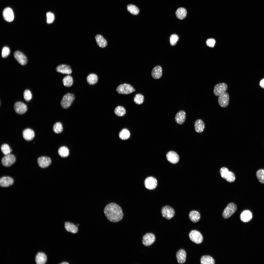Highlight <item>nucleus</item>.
Returning <instances> with one entry per match:
<instances>
[{"instance_id":"obj_1","label":"nucleus","mask_w":264,"mask_h":264,"mask_svg":"<svg viewBox=\"0 0 264 264\" xmlns=\"http://www.w3.org/2000/svg\"><path fill=\"white\" fill-rule=\"evenodd\" d=\"M104 212L108 220L111 222H118L122 219L123 217L121 207L115 203H110L107 205L104 209Z\"/></svg>"},{"instance_id":"obj_2","label":"nucleus","mask_w":264,"mask_h":264,"mask_svg":"<svg viewBox=\"0 0 264 264\" xmlns=\"http://www.w3.org/2000/svg\"><path fill=\"white\" fill-rule=\"evenodd\" d=\"M75 99L74 95L68 93L64 96L61 102L62 107L65 109L69 108Z\"/></svg>"},{"instance_id":"obj_3","label":"nucleus","mask_w":264,"mask_h":264,"mask_svg":"<svg viewBox=\"0 0 264 264\" xmlns=\"http://www.w3.org/2000/svg\"><path fill=\"white\" fill-rule=\"evenodd\" d=\"M237 209L236 205L233 203H229L223 211L222 216L224 218L227 219L230 217L236 212Z\"/></svg>"},{"instance_id":"obj_4","label":"nucleus","mask_w":264,"mask_h":264,"mask_svg":"<svg viewBox=\"0 0 264 264\" xmlns=\"http://www.w3.org/2000/svg\"><path fill=\"white\" fill-rule=\"evenodd\" d=\"M116 90L119 93L122 94H128L135 91L132 86L125 83L120 85L117 87Z\"/></svg>"},{"instance_id":"obj_5","label":"nucleus","mask_w":264,"mask_h":264,"mask_svg":"<svg viewBox=\"0 0 264 264\" xmlns=\"http://www.w3.org/2000/svg\"><path fill=\"white\" fill-rule=\"evenodd\" d=\"M161 213L164 218L167 220H170L174 216L175 211L172 207L168 206H165L162 208Z\"/></svg>"},{"instance_id":"obj_6","label":"nucleus","mask_w":264,"mask_h":264,"mask_svg":"<svg viewBox=\"0 0 264 264\" xmlns=\"http://www.w3.org/2000/svg\"><path fill=\"white\" fill-rule=\"evenodd\" d=\"M189 236L190 239L196 244H200L203 241V238L202 235L197 231H191L189 233Z\"/></svg>"},{"instance_id":"obj_7","label":"nucleus","mask_w":264,"mask_h":264,"mask_svg":"<svg viewBox=\"0 0 264 264\" xmlns=\"http://www.w3.org/2000/svg\"><path fill=\"white\" fill-rule=\"evenodd\" d=\"M155 240L154 235L151 233H146L143 237L142 243L146 246H149L152 244Z\"/></svg>"},{"instance_id":"obj_8","label":"nucleus","mask_w":264,"mask_h":264,"mask_svg":"<svg viewBox=\"0 0 264 264\" xmlns=\"http://www.w3.org/2000/svg\"><path fill=\"white\" fill-rule=\"evenodd\" d=\"M16 160L15 156L13 154H10L6 155L2 158L1 163L4 166H10L14 163Z\"/></svg>"},{"instance_id":"obj_9","label":"nucleus","mask_w":264,"mask_h":264,"mask_svg":"<svg viewBox=\"0 0 264 264\" xmlns=\"http://www.w3.org/2000/svg\"><path fill=\"white\" fill-rule=\"evenodd\" d=\"M228 88L227 85L224 83H220L216 85L213 89V93L216 96L219 95L225 92Z\"/></svg>"},{"instance_id":"obj_10","label":"nucleus","mask_w":264,"mask_h":264,"mask_svg":"<svg viewBox=\"0 0 264 264\" xmlns=\"http://www.w3.org/2000/svg\"><path fill=\"white\" fill-rule=\"evenodd\" d=\"M229 101V96L228 93L225 92L219 96L218 101L219 104L221 107L225 108L228 106Z\"/></svg>"},{"instance_id":"obj_11","label":"nucleus","mask_w":264,"mask_h":264,"mask_svg":"<svg viewBox=\"0 0 264 264\" xmlns=\"http://www.w3.org/2000/svg\"><path fill=\"white\" fill-rule=\"evenodd\" d=\"M157 181L154 177L150 176L147 178L145 179L144 182V186L147 189L152 190L156 188L157 185Z\"/></svg>"},{"instance_id":"obj_12","label":"nucleus","mask_w":264,"mask_h":264,"mask_svg":"<svg viewBox=\"0 0 264 264\" xmlns=\"http://www.w3.org/2000/svg\"><path fill=\"white\" fill-rule=\"evenodd\" d=\"M37 163L40 167L44 168L48 167L50 165L51 163V160L49 157L42 156L38 158Z\"/></svg>"},{"instance_id":"obj_13","label":"nucleus","mask_w":264,"mask_h":264,"mask_svg":"<svg viewBox=\"0 0 264 264\" xmlns=\"http://www.w3.org/2000/svg\"><path fill=\"white\" fill-rule=\"evenodd\" d=\"M3 15L4 20L7 22H11L14 20V13L12 10L10 8H6L4 10Z\"/></svg>"},{"instance_id":"obj_14","label":"nucleus","mask_w":264,"mask_h":264,"mask_svg":"<svg viewBox=\"0 0 264 264\" xmlns=\"http://www.w3.org/2000/svg\"><path fill=\"white\" fill-rule=\"evenodd\" d=\"M14 109L15 111L19 114H22L27 111V105L21 102H16L14 104Z\"/></svg>"},{"instance_id":"obj_15","label":"nucleus","mask_w":264,"mask_h":264,"mask_svg":"<svg viewBox=\"0 0 264 264\" xmlns=\"http://www.w3.org/2000/svg\"><path fill=\"white\" fill-rule=\"evenodd\" d=\"M14 55L15 59L21 65H24L27 64V58L25 55L22 52L19 51H16L14 52Z\"/></svg>"},{"instance_id":"obj_16","label":"nucleus","mask_w":264,"mask_h":264,"mask_svg":"<svg viewBox=\"0 0 264 264\" xmlns=\"http://www.w3.org/2000/svg\"><path fill=\"white\" fill-rule=\"evenodd\" d=\"M166 158L169 162L173 164L177 163L179 160V157L178 154L175 152L172 151L167 153L166 154Z\"/></svg>"},{"instance_id":"obj_17","label":"nucleus","mask_w":264,"mask_h":264,"mask_svg":"<svg viewBox=\"0 0 264 264\" xmlns=\"http://www.w3.org/2000/svg\"><path fill=\"white\" fill-rule=\"evenodd\" d=\"M14 180L11 177L8 176H4L0 179V185L1 187H7L12 185Z\"/></svg>"},{"instance_id":"obj_18","label":"nucleus","mask_w":264,"mask_h":264,"mask_svg":"<svg viewBox=\"0 0 264 264\" xmlns=\"http://www.w3.org/2000/svg\"><path fill=\"white\" fill-rule=\"evenodd\" d=\"M162 68L159 66H157L153 69L151 73L152 77L155 79L160 78L162 75Z\"/></svg>"},{"instance_id":"obj_19","label":"nucleus","mask_w":264,"mask_h":264,"mask_svg":"<svg viewBox=\"0 0 264 264\" xmlns=\"http://www.w3.org/2000/svg\"><path fill=\"white\" fill-rule=\"evenodd\" d=\"M176 257L177 262L180 264L184 263L186 261V253L183 249L179 250L176 253Z\"/></svg>"},{"instance_id":"obj_20","label":"nucleus","mask_w":264,"mask_h":264,"mask_svg":"<svg viewBox=\"0 0 264 264\" xmlns=\"http://www.w3.org/2000/svg\"><path fill=\"white\" fill-rule=\"evenodd\" d=\"M186 119V113L183 110H181L178 112L176 115L175 120L176 122L178 124H181L185 121Z\"/></svg>"},{"instance_id":"obj_21","label":"nucleus","mask_w":264,"mask_h":264,"mask_svg":"<svg viewBox=\"0 0 264 264\" xmlns=\"http://www.w3.org/2000/svg\"><path fill=\"white\" fill-rule=\"evenodd\" d=\"M57 72L63 74H70L72 73V70L70 66L65 64H62L58 66L56 68Z\"/></svg>"},{"instance_id":"obj_22","label":"nucleus","mask_w":264,"mask_h":264,"mask_svg":"<svg viewBox=\"0 0 264 264\" xmlns=\"http://www.w3.org/2000/svg\"><path fill=\"white\" fill-rule=\"evenodd\" d=\"M22 134L23 138L27 141L32 140L35 136L34 131L30 128H27L24 130L23 131Z\"/></svg>"},{"instance_id":"obj_23","label":"nucleus","mask_w":264,"mask_h":264,"mask_svg":"<svg viewBox=\"0 0 264 264\" xmlns=\"http://www.w3.org/2000/svg\"><path fill=\"white\" fill-rule=\"evenodd\" d=\"M252 213L250 211L245 210L241 213L240 217L242 221L246 222L250 221L252 219Z\"/></svg>"},{"instance_id":"obj_24","label":"nucleus","mask_w":264,"mask_h":264,"mask_svg":"<svg viewBox=\"0 0 264 264\" xmlns=\"http://www.w3.org/2000/svg\"><path fill=\"white\" fill-rule=\"evenodd\" d=\"M194 127L196 132H197L200 133L203 131L205 128V124L202 120L198 119L195 121Z\"/></svg>"},{"instance_id":"obj_25","label":"nucleus","mask_w":264,"mask_h":264,"mask_svg":"<svg viewBox=\"0 0 264 264\" xmlns=\"http://www.w3.org/2000/svg\"><path fill=\"white\" fill-rule=\"evenodd\" d=\"M65 228L67 231L72 233H77L78 231L77 226L74 224L69 222L65 223Z\"/></svg>"},{"instance_id":"obj_26","label":"nucleus","mask_w":264,"mask_h":264,"mask_svg":"<svg viewBox=\"0 0 264 264\" xmlns=\"http://www.w3.org/2000/svg\"><path fill=\"white\" fill-rule=\"evenodd\" d=\"M36 263L38 264H44L46 262L47 258L45 254L43 253H39L36 256Z\"/></svg>"},{"instance_id":"obj_27","label":"nucleus","mask_w":264,"mask_h":264,"mask_svg":"<svg viewBox=\"0 0 264 264\" xmlns=\"http://www.w3.org/2000/svg\"><path fill=\"white\" fill-rule=\"evenodd\" d=\"M95 38L97 44L100 47L104 48L107 45L106 40L101 35L99 34L96 35Z\"/></svg>"},{"instance_id":"obj_28","label":"nucleus","mask_w":264,"mask_h":264,"mask_svg":"<svg viewBox=\"0 0 264 264\" xmlns=\"http://www.w3.org/2000/svg\"><path fill=\"white\" fill-rule=\"evenodd\" d=\"M189 217L190 220L194 223L198 221L200 218L199 213L196 210L191 211L189 214Z\"/></svg>"},{"instance_id":"obj_29","label":"nucleus","mask_w":264,"mask_h":264,"mask_svg":"<svg viewBox=\"0 0 264 264\" xmlns=\"http://www.w3.org/2000/svg\"><path fill=\"white\" fill-rule=\"evenodd\" d=\"M187 11L186 9L183 8H179L176 10V17L179 19L182 20L186 17Z\"/></svg>"},{"instance_id":"obj_30","label":"nucleus","mask_w":264,"mask_h":264,"mask_svg":"<svg viewBox=\"0 0 264 264\" xmlns=\"http://www.w3.org/2000/svg\"><path fill=\"white\" fill-rule=\"evenodd\" d=\"M200 262L201 264H214L215 263L213 258L207 255L203 256L201 258Z\"/></svg>"},{"instance_id":"obj_31","label":"nucleus","mask_w":264,"mask_h":264,"mask_svg":"<svg viewBox=\"0 0 264 264\" xmlns=\"http://www.w3.org/2000/svg\"><path fill=\"white\" fill-rule=\"evenodd\" d=\"M98 78L97 75L94 74H90L87 77V80L88 83L91 85L96 84L98 81Z\"/></svg>"},{"instance_id":"obj_32","label":"nucleus","mask_w":264,"mask_h":264,"mask_svg":"<svg viewBox=\"0 0 264 264\" xmlns=\"http://www.w3.org/2000/svg\"><path fill=\"white\" fill-rule=\"evenodd\" d=\"M62 82L64 85L65 87H69L72 85L73 80L72 77L68 75L65 77L63 79Z\"/></svg>"},{"instance_id":"obj_33","label":"nucleus","mask_w":264,"mask_h":264,"mask_svg":"<svg viewBox=\"0 0 264 264\" xmlns=\"http://www.w3.org/2000/svg\"><path fill=\"white\" fill-rule=\"evenodd\" d=\"M58 153L59 155L63 157L68 156L69 154L68 149L66 147L64 146L60 147L58 150Z\"/></svg>"},{"instance_id":"obj_34","label":"nucleus","mask_w":264,"mask_h":264,"mask_svg":"<svg viewBox=\"0 0 264 264\" xmlns=\"http://www.w3.org/2000/svg\"><path fill=\"white\" fill-rule=\"evenodd\" d=\"M119 136L121 139L126 140L129 138L130 136V132L127 129H124L120 132Z\"/></svg>"},{"instance_id":"obj_35","label":"nucleus","mask_w":264,"mask_h":264,"mask_svg":"<svg viewBox=\"0 0 264 264\" xmlns=\"http://www.w3.org/2000/svg\"><path fill=\"white\" fill-rule=\"evenodd\" d=\"M127 9L129 12L134 15L138 14L139 12L138 8L132 4L128 5L127 6Z\"/></svg>"},{"instance_id":"obj_36","label":"nucleus","mask_w":264,"mask_h":264,"mask_svg":"<svg viewBox=\"0 0 264 264\" xmlns=\"http://www.w3.org/2000/svg\"><path fill=\"white\" fill-rule=\"evenodd\" d=\"M114 112L115 114L118 116L121 117L125 114L126 111L125 109L123 107L118 106L115 108Z\"/></svg>"},{"instance_id":"obj_37","label":"nucleus","mask_w":264,"mask_h":264,"mask_svg":"<svg viewBox=\"0 0 264 264\" xmlns=\"http://www.w3.org/2000/svg\"><path fill=\"white\" fill-rule=\"evenodd\" d=\"M256 175L259 181L261 183L264 184V169H261L258 170L256 172Z\"/></svg>"},{"instance_id":"obj_38","label":"nucleus","mask_w":264,"mask_h":264,"mask_svg":"<svg viewBox=\"0 0 264 264\" xmlns=\"http://www.w3.org/2000/svg\"><path fill=\"white\" fill-rule=\"evenodd\" d=\"M53 129L54 132L56 133L61 132L63 130V127L61 123L59 122L56 123L53 126Z\"/></svg>"},{"instance_id":"obj_39","label":"nucleus","mask_w":264,"mask_h":264,"mask_svg":"<svg viewBox=\"0 0 264 264\" xmlns=\"http://www.w3.org/2000/svg\"><path fill=\"white\" fill-rule=\"evenodd\" d=\"M1 150L3 154L5 155L10 154L12 151L10 146L7 144H2L1 147Z\"/></svg>"},{"instance_id":"obj_40","label":"nucleus","mask_w":264,"mask_h":264,"mask_svg":"<svg viewBox=\"0 0 264 264\" xmlns=\"http://www.w3.org/2000/svg\"><path fill=\"white\" fill-rule=\"evenodd\" d=\"M143 96L140 94H136L134 98V101L136 104H141L143 103L144 101Z\"/></svg>"},{"instance_id":"obj_41","label":"nucleus","mask_w":264,"mask_h":264,"mask_svg":"<svg viewBox=\"0 0 264 264\" xmlns=\"http://www.w3.org/2000/svg\"><path fill=\"white\" fill-rule=\"evenodd\" d=\"M169 39L171 45L172 46H174L176 44L177 42L178 41L179 37L176 34H173L170 36Z\"/></svg>"},{"instance_id":"obj_42","label":"nucleus","mask_w":264,"mask_h":264,"mask_svg":"<svg viewBox=\"0 0 264 264\" xmlns=\"http://www.w3.org/2000/svg\"><path fill=\"white\" fill-rule=\"evenodd\" d=\"M228 169L225 167L221 168L220 169V173L221 177L224 179H226L229 173Z\"/></svg>"},{"instance_id":"obj_43","label":"nucleus","mask_w":264,"mask_h":264,"mask_svg":"<svg viewBox=\"0 0 264 264\" xmlns=\"http://www.w3.org/2000/svg\"><path fill=\"white\" fill-rule=\"evenodd\" d=\"M225 179L227 181L231 183L234 182L235 179V177L234 174L231 171H229Z\"/></svg>"},{"instance_id":"obj_44","label":"nucleus","mask_w":264,"mask_h":264,"mask_svg":"<svg viewBox=\"0 0 264 264\" xmlns=\"http://www.w3.org/2000/svg\"><path fill=\"white\" fill-rule=\"evenodd\" d=\"M23 97L24 99L26 101H29L31 100L32 95L30 91L28 89L25 90L23 93Z\"/></svg>"},{"instance_id":"obj_45","label":"nucleus","mask_w":264,"mask_h":264,"mask_svg":"<svg viewBox=\"0 0 264 264\" xmlns=\"http://www.w3.org/2000/svg\"><path fill=\"white\" fill-rule=\"evenodd\" d=\"M47 17V22L48 24L52 23L55 19V16L54 14L50 12H48L46 14Z\"/></svg>"},{"instance_id":"obj_46","label":"nucleus","mask_w":264,"mask_h":264,"mask_svg":"<svg viewBox=\"0 0 264 264\" xmlns=\"http://www.w3.org/2000/svg\"><path fill=\"white\" fill-rule=\"evenodd\" d=\"M10 53L9 48L7 46H4L2 48V56L3 58L8 56Z\"/></svg>"},{"instance_id":"obj_47","label":"nucleus","mask_w":264,"mask_h":264,"mask_svg":"<svg viewBox=\"0 0 264 264\" xmlns=\"http://www.w3.org/2000/svg\"><path fill=\"white\" fill-rule=\"evenodd\" d=\"M215 40L213 38L208 39L206 41V44L207 45L210 47H213L215 45Z\"/></svg>"},{"instance_id":"obj_48","label":"nucleus","mask_w":264,"mask_h":264,"mask_svg":"<svg viewBox=\"0 0 264 264\" xmlns=\"http://www.w3.org/2000/svg\"><path fill=\"white\" fill-rule=\"evenodd\" d=\"M260 85L262 88H264V78L262 79L260 81Z\"/></svg>"},{"instance_id":"obj_49","label":"nucleus","mask_w":264,"mask_h":264,"mask_svg":"<svg viewBox=\"0 0 264 264\" xmlns=\"http://www.w3.org/2000/svg\"><path fill=\"white\" fill-rule=\"evenodd\" d=\"M60 264H69V263H67V262H63L62 263H61Z\"/></svg>"}]
</instances>
